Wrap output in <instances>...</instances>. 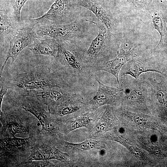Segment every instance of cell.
<instances>
[{
  "instance_id": "obj_1",
  "label": "cell",
  "mask_w": 167,
  "mask_h": 167,
  "mask_svg": "<svg viewBox=\"0 0 167 167\" xmlns=\"http://www.w3.org/2000/svg\"><path fill=\"white\" fill-rule=\"evenodd\" d=\"M0 137H19L37 135L41 129L38 120L32 114L22 108L12 105L0 111Z\"/></svg>"
},
{
  "instance_id": "obj_2",
  "label": "cell",
  "mask_w": 167,
  "mask_h": 167,
  "mask_svg": "<svg viewBox=\"0 0 167 167\" xmlns=\"http://www.w3.org/2000/svg\"><path fill=\"white\" fill-rule=\"evenodd\" d=\"M122 77L119 87L122 91L120 101L122 106L132 112L149 113L148 106V82L145 73L137 79L128 75Z\"/></svg>"
},
{
  "instance_id": "obj_3",
  "label": "cell",
  "mask_w": 167,
  "mask_h": 167,
  "mask_svg": "<svg viewBox=\"0 0 167 167\" xmlns=\"http://www.w3.org/2000/svg\"><path fill=\"white\" fill-rule=\"evenodd\" d=\"M38 135L25 138L0 137V166L23 167L28 161Z\"/></svg>"
},
{
  "instance_id": "obj_4",
  "label": "cell",
  "mask_w": 167,
  "mask_h": 167,
  "mask_svg": "<svg viewBox=\"0 0 167 167\" xmlns=\"http://www.w3.org/2000/svg\"><path fill=\"white\" fill-rule=\"evenodd\" d=\"M10 87L11 86L17 89L25 91L66 87L62 80L49 70L36 68L16 75L10 81Z\"/></svg>"
},
{
  "instance_id": "obj_5",
  "label": "cell",
  "mask_w": 167,
  "mask_h": 167,
  "mask_svg": "<svg viewBox=\"0 0 167 167\" xmlns=\"http://www.w3.org/2000/svg\"><path fill=\"white\" fill-rule=\"evenodd\" d=\"M13 105L30 113L37 119L41 126V134L54 139L61 136L59 124L48 111L46 110V106L36 98L21 95L13 100Z\"/></svg>"
},
{
  "instance_id": "obj_6",
  "label": "cell",
  "mask_w": 167,
  "mask_h": 167,
  "mask_svg": "<svg viewBox=\"0 0 167 167\" xmlns=\"http://www.w3.org/2000/svg\"><path fill=\"white\" fill-rule=\"evenodd\" d=\"M54 139L43 135L40 132L32 148L28 162L52 160L62 162L68 161L71 159L70 155L57 147Z\"/></svg>"
},
{
  "instance_id": "obj_7",
  "label": "cell",
  "mask_w": 167,
  "mask_h": 167,
  "mask_svg": "<svg viewBox=\"0 0 167 167\" xmlns=\"http://www.w3.org/2000/svg\"><path fill=\"white\" fill-rule=\"evenodd\" d=\"M110 33L106 28L101 27L98 34L86 52L84 57L92 67L95 62L96 59L98 58L101 54L104 57L105 61L109 60V58L112 57L120 48V44L112 42L108 39V35Z\"/></svg>"
},
{
  "instance_id": "obj_8",
  "label": "cell",
  "mask_w": 167,
  "mask_h": 167,
  "mask_svg": "<svg viewBox=\"0 0 167 167\" xmlns=\"http://www.w3.org/2000/svg\"><path fill=\"white\" fill-rule=\"evenodd\" d=\"M34 25L28 20L23 24L17 34L10 40L6 58L0 71V77L7 62L11 58L12 62L15 60L20 53L25 48L29 46L38 37L34 29Z\"/></svg>"
},
{
  "instance_id": "obj_9",
  "label": "cell",
  "mask_w": 167,
  "mask_h": 167,
  "mask_svg": "<svg viewBox=\"0 0 167 167\" xmlns=\"http://www.w3.org/2000/svg\"><path fill=\"white\" fill-rule=\"evenodd\" d=\"M71 7V0H56L41 17L29 20L34 26L61 24L67 22L69 19Z\"/></svg>"
},
{
  "instance_id": "obj_10",
  "label": "cell",
  "mask_w": 167,
  "mask_h": 167,
  "mask_svg": "<svg viewBox=\"0 0 167 167\" xmlns=\"http://www.w3.org/2000/svg\"><path fill=\"white\" fill-rule=\"evenodd\" d=\"M140 54L123 66L119 73L121 77L128 75L137 79L141 74L148 72L163 74V68L159 61L153 57L140 55Z\"/></svg>"
},
{
  "instance_id": "obj_11",
  "label": "cell",
  "mask_w": 167,
  "mask_h": 167,
  "mask_svg": "<svg viewBox=\"0 0 167 167\" xmlns=\"http://www.w3.org/2000/svg\"><path fill=\"white\" fill-rule=\"evenodd\" d=\"M16 19L11 6L0 0V39L1 45L9 43L23 24Z\"/></svg>"
},
{
  "instance_id": "obj_12",
  "label": "cell",
  "mask_w": 167,
  "mask_h": 167,
  "mask_svg": "<svg viewBox=\"0 0 167 167\" xmlns=\"http://www.w3.org/2000/svg\"><path fill=\"white\" fill-rule=\"evenodd\" d=\"M140 50L139 48L136 47L128 50H125L122 45L118 54L115 58L95 64L92 66L91 71H103L112 74L116 78L119 86L120 83L118 75L121 68L127 62L139 55Z\"/></svg>"
},
{
  "instance_id": "obj_13",
  "label": "cell",
  "mask_w": 167,
  "mask_h": 167,
  "mask_svg": "<svg viewBox=\"0 0 167 167\" xmlns=\"http://www.w3.org/2000/svg\"><path fill=\"white\" fill-rule=\"evenodd\" d=\"M80 28L75 22L63 24L35 25L34 30L38 37L48 36L59 42L66 41L73 38L79 32Z\"/></svg>"
},
{
  "instance_id": "obj_14",
  "label": "cell",
  "mask_w": 167,
  "mask_h": 167,
  "mask_svg": "<svg viewBox=\"0 0 167 167\" xmlns=\"http://www.w3.org/2000/svg\"><path fill=\"white\" fill-rule=\"evenodd\" d=\"M63 88L53 87L41 91L29 90L21 95L34 97L48 109L52 108L70 100L74 96V94L65 91Z\"/></svg>"
},
{
  "instance_id": "obj_15",
  "label": "cell",
  "mask_w": 167,
  "mask_h": 167,
  "mask_svg": "<svg viewBox=\"0 0 167 167\" xmlns=\"http://www.w3.org/2000/svg\"><path fill=\"white\" fill-rule=\"evenodd\" d=\"M59 52L56 58L71 72L77 75L91 71V64L85 59H80L65 42H59Z\"/></svg>"
},
{
  "instance_id": "obj_16",
  "label": "cell",
  "mask_w": 167,
  "mask_h": 167,
  "mask_svg": "<svg viewBox=\"0 0 167 167\" xmlns=\"http://www.w3.org/2000/svg\"><path fill=\"white\" fill-rule=\"evenodd\" d=\"M95 79L99 87L95 96L90 102V105L96 108L105 105H115L120 102L122 95L120 87H109L101 83L97 77Z\"/></svg>"
},
{
  "instance_id": "obj_17",
  "label": "cell",
  "mask_w": 167,
  "mask_h": 167,
  "mask_svg": "<svg viewBox=\"0 0 167 167\" xmlns=\"http://www.w3.org/2000/svg\"><path fill=\"white\" fill-rule=\"evenodd\" d=\"M55 144L61 151L66 152L87 151L92 149H101L105 148L103 143L101 141L93 139H87L79 143H73L66 141L61 137L54 140Z\"/></svg>"
},
{
  "instance_id": "obj_18",
  "label": "cell",
  "mask_w": 167,
  "mask_h": 167,
  "mask_svg": "<svg viewBox=\"0 0 167 167\" xmlns=\"http://www.w3.org/2000/svg\"><path fill=\"white\" fill-rule=\"evenodd\" d=\"M36 38L29 46V49L33 54L52 56L56 58L59 52V42L49 36L47 38Z\"/></svg>"
},
{
  "instance_id": "obj_19",
  "label": "cell",
  "mask_w": 167,
  "mask_h": 167,
  "mask_svg": "<svg viewBox=\"0 0 167 167\" xmlns=\"http://www.w3.org/2000/svg\"><path fill=\"white\" fill-rule=\"evenodd\" d=\"M76 5L91 11L103 23L108 31L110 32L112 22L110 16L100 4L92 0H75Z\"/></svg>"
},
{
  "instance_id": "obj_20",
  "label": "cell",
  "mask_w": 167,
  "mask_h": 167,
  "mask_svg": "<svg viewBox=\"0 0 167 167\" xmlns=\"http://www.w3.org/2000/svg\"><path fill=\"white\" fill-rule=\"evenodd\" d=\"M95 117L94 113H88L74 120L65 121L64 123H59L60 133L66 135L77 129L88 128Z\"/></svg>"
},
{
  "instance_id": "obj_21",
  "label": "cell",
  "mask_w": 167,
  "mask_h": 167,
  "mask_svg": "<svg viewBox=\"0 0 167 167\" xmlns=\"http://www.w3.org/2000/svg\"><path fill=\"white\" fill-rule=\"evenodd\" d=\"M117 110L125 117L131 118V120L138 126L144 128L153 130L156 128V123L150 116L141 112L131 111L122 107L119 108Z\"/></svg>"
},
{
  "instance_id": "obj_22",
  "label": "cell",
  "mask_w": 167,
  "mask_h": 167,
  "mask_svg": "<svg viewBox=\"0 0 167 167\" xmlns=\"http://www.w3.org/2000/svg\"><path fill=\"white\" fill-rule=\"evenodd\" d=\"M119 123L113 108L109 105L96 125L95 131L97 133H106L111 130Z\"/></svg>"
},
{
  "instance_id": "obj_23",
  "label": "cell",
  "mask_w": 167,
  "mask_h": 167,
  "mask_svg": "<svg viewBox=\"0 0 167 167\" xmlns=\"http://www.w3.org/2000/svg\"><path fill=\"white\" fill-rule=\"evenodd\" d=\"M153 25L160 35V41L154 52H167V24L161 14H157L152 19Z\"/></svg>"
},
{
  "instance_id": "obj_24",
  "label": "cell",
  "mask_w": 167,
  "mask_h": 167,
  "mask_svg": "<svg viewBox=\"0 0 167 167\" xmlns=\"http://www.w3.org/2000/svg\"><path fill=\"white\" fill-rule=\"evenodd\" d=\"M105 138L108 139L116 141L125 146L136 157L141 160L146 159L141 151L136 146L131 144L128 140L122 135L114 132H108L105 135Z\"/></svg>"
},
{
  "instance_id": "obj_25",
  "label": "cell",
  "mask_w": 167,
  "mask_h": 167,
  "mask_svg": "<svg viewBox=\"0 0 167 167\" xmlns=\"http://www.w3.org/2000/svg\"><path fill=\"white\" fill-rule=\"evenodd\" d=\"M2 0L5 1L11 6L16 19L19 22H22L20 18L21 11L22 7L28 0Z\"/></svg>"
},
{
  "instance_id": "obj_26",
  "label": "cell",
  "mask_w": 167,
  "mask_h": 167,
  "mask_svg": "<svg viewBox=\"0 0 167 167\" xmlns=\"http://www.w3.org/2000/svg\"><path fill=\"white\" fill-rule=\"evenodd\" d=\"M50 160L33 161L26 163L24 167H53L55 165Z\"/></svg>"
},
{
  "instance_id": "obj_27",
  "label": "cell",
  "mask_w": 167,
  "mask_h": 167,
  "mask_svg": "<svg viewBox=\"0 0 167 167\" xmlns=\"http://www.w3.org/2000/svg\"><path fill=\"white\" fill-rule=\"evenodd\" d=\"M127 2L135 9H143L147 6V0H127Z\"/></svg>"
},
{
  "instance_id": "obj_28",
  "label": "cell",
  "mask_w": 167,
  "mask_h": 167,
  "mask_svg": "<svg viewBox=\"0 0 167 167\" xmlns=\"http://www.w3.org/2000/svg\"><path fill=\"white\" fill-rule=\"evenodd\" d=\"M0 94V102L1 104V109L2 106V102L4 95L6 94L8 87L5 84H2Z\"/></svg>"
},
{
  "instance_id": "obj_29",
  "label": "cell",
  "mask_w": 167,
  "mask_h": 167,
  "mask_svg": "<svg viewBox=\"0 0 167 167\" xmlns=\"http://www.w3.org/2000/svg\"><path fill=\"white\" fill-rule=\"evenodd\" d=\"M152 0H148V1L150 3L152 1ZM167 1V0H166Z\"/></svg>"
}]
</instances>
